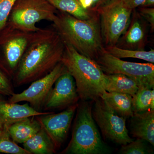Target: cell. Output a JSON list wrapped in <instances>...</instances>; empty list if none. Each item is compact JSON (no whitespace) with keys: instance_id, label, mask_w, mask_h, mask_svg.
I'll use <instances>...</instances> for the list:
<instances>
[{"instance_id":"6da1fadb","label":"cell","mask_w":154,"mask_h":154,"mask_svg":"<svg viewBox=\"0 0 154 154\" xmlns=\"http://www.w3.org/2000/svg\"><path fill=\"white\" fill-rule=\"evenodd\" d=\"M65 43L52 27L35 31L14 73V82L22 86L45 76L59 63Z\"/></svg>"},{"instance_id":"7a4b0ae2","label":"cell","mask_w":154,"mask_h":154,"mask_svg":"<svg viewBox=\"0 0 154 154\" xmlns=\"http://www.w3.org/2000/svg\"><path fill=\"white\" fill-rule=\"evenodd\" d=\"M52 22V27L63 42L82 55L95 61L105 51L99 16L90 20H81L57 10Z\"/></svg>"},{"instance_id":"3957f363","label":"cell","mask_w":154,"mask_h":154,"mask_svg":"<svg viewBox=\"0 0 154 154\" xmlns=\"http://www.w3.org/2000/svg\"><path fill=\"white\" fill-rule=\"evenodd\" d=\"M60 62L73 78L82 101H94L106 92L105 73L95 60L82 55L65 43Z\"/></svg>"},{"instance_id":"277c9868","label":"cell","mask_w":154,"mask_h":154,"mask_svg":"<svg viewBox=\"0 0 154 154\" xmlns=\"http://www.w3.org/2000/svg\"><path fill=\"white\" fill-rule=\"evenodd\" d=\"M92 105L88 101L78 105L71 140L61 152L67 154H106L111 149L102 140L92 115Z\"/></svg>"},{"instance_id":"5b68a950","label":"cell","mask_w":154,"mask_h":154,"mask_svg":"<svg viewBox=\"0 0 154 154\" xmlns=\"http://www.w3.org/2000/svg\"><path fill=\"white\" fill-rule=\"evenodd\" d=\"M57 11L48 0H17L7 24L19 30L35 32L40 29L36 23L44 20L52 22Z\"/></svg>"},{"instance_id":"8992f818","label":"cell","mask_w":154,"mask_h":154,"mask_svg":"<svg viewBox=\"0 0 154 154\" xmlns=\"http://www.w3.org/2000/svg\"><path fill=\"white\" fill-rule=\"evenodd\" d=\"M132 11L122 0H113L97 11L105 48L116 45L129 25Z\"/></svg>"},{"instance_id":"52a82bcc","label":"cell","mask_w":154,"mask_h":154,"mask_svg":"<svg viewBox=\"0 0 154 154\" xmlns=\"http://www.w3.org/2000/svg\"><path fill=\"white\" fill-rule=\"evenodd\" d=\"M93 101V118L104 138L121 146L134 140L128 135L126 118L118 115L101 97Z\"/></svg>"},{"instance_id":"ba28073f","label":"cell","mask_w":154,"mask_h":154,"mask_svg":"<svg viewBox=\"0 0 154 154\" xmlns=\"http://www.w3.org/2000/svg\"><path fill=\"white\" fill-rule=\"evenodd\" d=\"M95 61L104 73L124 75L135 80L138 83L140 88L154 89L153 63H138L123 60L105 50Z\"/></svg>"},{"instance_id":"9c48e42d","label":"cell","mask_w":154,"mask_h":154,"mask_svg":"<svg viewBox=\"0 0 154 154\" xmlns=\"http://www.w3.org/2000/svg\"><path fill=\"white\" fill-rule=\"evenodd\" d=\"M66 71V68L60 62L48 74L33 81L22 93H15L10 97L8 101L11 103L28 102L33 109L41 111L56 81L61 75Z\"/></svg>"},{"instance_id":"30bf717a","label":"cell","mask_w":154,"mask_h":154,"mask_svg":"<svg viewBox=\"0 0 154 154\" xmlns=\"http://www.w3.org/2000/svg\"><path fill=\"white\" fill-rule=\"evenodd\" d=\"M78 105L77 103L71 105L60 113L52 112L35 116L52 141L56 150L60 147L66 138Z\"/></svg>"},{"instance_id":"8fae6325","label":"cell","mask_w":154,"mask_h":154,"mask_svg":"<svg viewBox=\"0 0 154 154\" xmlns=\"http://www.w3.org/2000/svg\"><path fill=\"white\" fill-rule=\"evenodd\" d=\"M5 28L6 33L2 42L4 54L9 72L14 74L34 32L19 30L8 24Z\"/></svg>"},{"instance_id":"7c38bea8","label":"cell","mask_w":154,"mask_h":154,"mask_svg":"<svg viewBox=\"0 0 154 154\" xmlns=\"http://www.w3.org/2000/svg\"><path fill=\"white\" fill-rule=\"evenodd\" d=\"M54 85L43 106L45 111L67 107L77 104L79 96L75 80L67 70L58 78Z\"/></svg>"},{"instance_id":"4fadbf2b","label":"cell","mask_w":154,"mask_h":154,"mask_svg":"<svg viewBox=\"0 0 154 154\" xmlns=\"http://www.w3.org/2000/svg\"><path fill=\"white\" fill-rule=\"evenodd\" d=\"M149 25L136 9L133 10L129 25L116 46L123 49L144 50L148 42Z\"/></svg>"},{"instance_id":"5bb4252c","label":"cell","mask_w":154,"mask_h":154,"mask_svg":"<svg viewBox=\"0 0 154 154\" xmlns=\"http://www.w3.org/2000/svg\"><path fill=\"white\" fill-rule=\"evenodd\" d=\"M0 95V125L8 127L14 122L26 117L49 114L52 112L38 111L28 104L11 103Z\"/></svg>"},{"instance_id":"9a60e30c","label":"cell","mask_w":154,"mask_h":154,"mask_svg":"<svg viewBox=\"0 0 154 154\" xmlns=\"http://www.w3.org/2000/svg\"><path fill=\"white\" fill-rule=\"evenodd\" d=\"M131 134L154 145V110L134 113L131 117Z\"/></svg>"},{"instance_id":"2e32d148","label":"cell","mask_w":154,"mask_h":154,"mask_svg":"<svg viewBox=\"0 0 154 154\" xmlns=\"http://www.w3.org/2000/svg\"><path fill=\"white\" fill-rule=\"evenodd\" d=\"M36 116L26 117L14 122L8 127L10 136L18 144H23L41 129Z\"/></svg>"},{"instance_id":"e0dca14e","label":"cell","mask_w":154,"mask_h":154,"mask_svg":"<svg viewBox=\"0 0 154 154\" xmlns=\"http://www.w3.org/2000/svg\"><path fill=\"white\" fill-rule=\"evenodd\" d=\"M105 89L107 92H117L133 96L140 88L138 83L135 80L124 75L105 73Z\"/></svg>"},{"instance_id":"ac0fdd59","label":"cell","mask_w":154,"mask_h":154,"mask_svg":"<svg viewBox=\"0 0 154 154\" xmlns=\"http://www.w3.org/2000/svg\"><path fill=\"white\" fill-rule=\"evenodd\" d=\"M101 97L119 116L127 118L133 115L131 95L106 91Z\"/></svg>"},{"instance_id":"d6986e66","label":"cell","mask_w":154,"mask_h":154,"mask_svg":"<svg viewBox=\"0 0 154 154\" xmlns=\"http://www.w3.org/2000/svg\"><path fill=\"white\" fill-rule=\"evenodd\" d=\"M48 1L58 11L66 13L81 20H90L99 16L97 12L84 8L78 0Z\"/></svg>"},{"instance_id":"ffe728a7","label":"cell","mask_w":154,"mask_h":154,"mask_svg":"<svg viewBox=\"0 0 154 154\" xmlns=\"http://www.w3.org/2000/svg\"><path fill=\"white\" fill-rule=\"evenodd\" d=\"M23 145L30 154H53L56 152L52 141L42 127Z\"/></svg>"},{"instance_id":"44dd1931","label":"cell","mask_w":154,"mask_h":154,"mask_svg":"<svg viewBox=\"0 0 154 154\" xmlns=\"http://www.w3.org/2000/svg\"><path fill=\"white\" fill-rule=\"evenodd\" d=\"M134 113H140L154 110V89L141 87L132 96Z\"/></svg>"},{"instance_id":"7402d4cb","label":"cell","mask_w":154,"mask_h":154,"mask_svg":"<svg viewBox=\"0 0 154 154\" xmlns=\"http://www.w3.org/2000/svg\"><path fill=\"white\" fill-rule=\"evenodd\" d=\"M105 50L111 55L119 58H133L146 61L150 63H154V50L149 51L145 50H136L123 49L116 46L105 48Z\"/></svg>"},{"instance_id":"603a6c76","label":"cell","mask_w":154,"mask_h":154,"mask_svg":"<svg viewBox=\"0 0 154 154\" xmlns=\"http://www.w3.org/2000/svg\"><path fill=\"white\" fill-rule=\"evenodd\" d=\"M0 153L11 154H30L24 148L18 146L11 139L8 127H0Z\"/></svg>"},{"instance_id":"cb8c5ba5","label":"cell","mask_w":154,"mask_h":154,"mask_svg":"<svg viewBox=\"0 0 154 154\" xmlns=\"http://www.w3.org/2000/svg\"><path fill=\"white\" fill-rule=\"evenodd\" d=\"M146 141L137 138L132 142L122 145L119 153L120 154H150L153 151L148 146Z\"/></svg>"},{"instance_id":"d4e9b609","label":"cell","mask_w":154,"mask_h":154,"mask_svg":"<svg viewBox=\"0 0 154 154\" xmlns=\"http://www.w3.org/2000/svg\"><path fill=\"white\" fill-rule=\"evenodd\" d=\"M17 0H0V31L5 27Z\"/></svg>"},{"instance_id":"484cf974","label":"cell","mask_w":154,"mask_h":154,"mask_svg":"<svg viewBox=\"0 0 154 154\" xmlns=\"http://www.w3.org/2000/svg\"><path fill=\"white\" fill-rule=\"evenodd\" d=\"M15 94L8 74L0 68V95L11 97Z\"/></svg>"},{"instance_id":"4316f807","label":"cell","mask_w":154,"mask_h":154,"mask_svg":"<svg viewBox=\"0 0 154 154\" xmlns=\"http://www.w3.org/2000/svg\"><path fill=\"white\" fill-rule=\"evenodd\" d=\"M141 16L146 20L149 25L152 32L154 30V7H139L136 8Z\"/></svg>"},{"instance_id":"83f0119b","label":"cell","mask_w":154,"mask_h":154,"mask_svg":"<svg viewBox=\"0 0 154 154\" xmlns=\"http://www.w3.org/2000/svg\"><path fill=\"white\" fill-rule=\"evenodd\" d=\"M122 1L127 8L134 10L141 6L145 0H122Z\"/></svg>"},{"instance_id":"f1b7e54d","label":"cell","mask_w":154,"mask_h":154,"mask_svg":"<svg viewBox=\"0 0 154 154\" xmlns=\"http://www.w3.org/2000/svg\"><path fill=\"white\" fill-rule=\"evenodd\" d=\"M113 0H93L92 11L97 12L99 9Z\"/></svg>"},{"instance_id":"f546056e","label":"cell","mask_w":154,"mask_h":154,"mask_svg":"<svg viewBox=\"0 0 154 154\" xmlns=\"http://www.w3.org/2000/svg\"><path fill=\"white\" fill-rule=\"evenodd\" d=\"M154 0H145L144 2L140 7H153Z\"/></svg>"},{"instance_id":"4dcf8cb0","label":"cell","mask_w":154,"mask_h":154,"mask_svg":"<svg viewBox=\"0 0 154 154\" xmlns=\"http://www.w3.org/2000/svg\"><path fill=\"white\" fill-rule=\"evenodd\" d=\"M2 126H1V125H0V127H2Z\"/></svg>"}]
</instances>
